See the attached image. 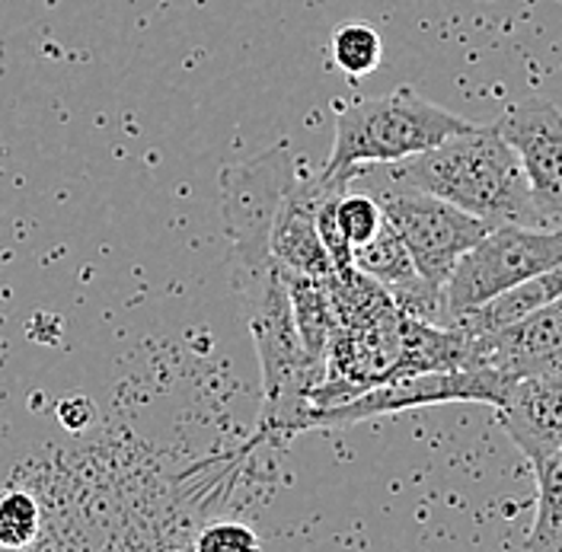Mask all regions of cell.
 Listing matches in <instances>:
<instances>
[{"label": "cell", "mask_w": 562, "mask_h": 552, "mask_svg": "<svg viewBox=\"0 0 562 552\" xmlns=\"http://www.w3.org/2000/svg\"><path fill=\"white\" fill-rule=\"evenodd\" d=\"M346 185L349 182H336L323 170L301 173V167L288 179L269 234V249L284 272L311 278L329 275V259L316 230V211L329 195L342 192Z\"/></svg>", "instance_id": "cell-9"}, {"label": "cell", "mask_w": 562, "mask_h": 552, "mask_svg": "<svg viewBox=\"0 0 562 552\" xmlns=\"http://www.w3.org/2000/svg\"><path fill=\"white\" fill-rule=\"evenodd\" d=\"M515 380L502 378L486 368H451V371H422L403 378L384 380L349 403L329 409H304L297 418V435L311 428H349L358 421H371L381 415H396L425 406H448V403H486L498 406Z\"/></svg>", "instance_id": "cell-6"}, {"label": "cell", "mask_w": 562, "mask_h": 552, "mask_svg": "<svg viewBox=\"0 0 562 552\" xmlns=\"http://www.w3.org/2000/svg\"><path fill=\"white\" fill-rule=\"evenodd\" d=\"M562 297V278L560 269H550V272H540V275L527 278L521 284H512L505 291H498L495 297L476 304L473 311L460 313L451 329H457L460 336H483V333H495V329H505L518 319H525L527 313H533L537 307L550 304Z\"/></svg>", "instance_id": "cell-11"}, {"label": "cell", "mask_w": 562, "mask_h": 552, "mask_svg": "<svg viewBox=\"0 0 562 552\" xmlns=\"http://www.w3.org/2000/svg\"><path fill=\"white\" fill-rule=\"evenodd\" d=\"M42 533V508L38 498L26 488L0 492V550H30Z\"/></svg>", "instance_id": "cell-14"}, {"label": "cell", "mask_w": 562, "mask_h": 552, "mask_svg": "<svg viewBox=\"0 0 562 552\" xmlns=\"http://www.w3.org/2000/svg\"><path fill=\"white\" fill-rule=\"evenodd\" d=\"M262 540L256 537L252 527L237 523V520H221L209 523L199 537H195V550L202 552H224V550H259Z\"/></svg>", "instance_id": "cell-17"}, {"label": "cell", "mask_w": 562, "mask_h": 552, "mask_svg": "<svg viewBox=\"0 0 562 552\" xmlns=\"http://www.w3.org/2000/svg\"><path fill=\"white\" fill-rule=\"evenodd\" d=\"M333 119L336 138L319 170L336 182H349L361 167L400 164L473 125L441 105L428 103L413 87H396L381 100L336 105Z\"/></svg>", "instance_id": "cell-2"}, {"label": "cell", "mask_w": 562, "mask_h": 552, "mask_svg": "<svg viewBox=\"0 0 562 552\" xmlns=\"http://www.w3.org/2000/svg\"><path fill=\"white\" fill-rule=\"evenodd\" d=\"M336 68L349 77H368L374 74L384 58V38L364 23H349L329 42Z\"/></svg>", "instance_id": "cell-15"}, {"label": "cell", "mask_w": 562, "mask_h": 552, "mask_svg": "<svg viewBox=\"0 0 562 552\" xmlns=\"http://www.w3.org/2000/svg\"><path fill=\"white\" fill-rule=\"evenodd\" d=\"M537 483V515L525 537V550L560 552L562 550V460L530 470Z\"/></svg>", "instance_id": "cell-13"}, {"label": "cell", "mask_w": 562, "mask_h": 552, "mask_svg": "<svg viewBox=\"0 0 562 552\" xmlns=\"http://www.w3.org/2000/svg\"><path fill=\"white\" fill-rule=\"evenodd\" d=\"M386 167L396 179L451 202L490 227L521 224L553 230L533 205L521 164L495 125H467L441 144Z\"/></svg>", "instance_id": "cell-1"}, {"label": "cell", "mask_w": 562, "mask_h": 552, "mask_svg": "<svg viewBox=\"0 0 562 552\" xmlns=\"http://www.w3.org/2000/svg\"><path fill=\"white\" fill-rule=\"evenodd\" d=\"M460 368H486L512 380L562 374V297L505 329L470 336Z\"/></svg>", "instance_id": "cell-8"}, {"label": "cell", "mask_w": 562, "mask_h": 552, "mask_svg": "<svg viewBox=\"0 0 562 552\" xmlns=\"http://www.w3.org/2000/svg\"><path fill=\"white\" fill-rule=\"evenodd\" d=\"M288 297H291V316H294L301 346H304L307 358L314 364H323L329 336L336 329L333 307H329V291H326V278L288 272Z\"/></svg>", "instance_id": "cell-12"}, {"label": "cell", "mask_w": 562, "mask_h": 552, "mask_svg": "<svg viewBox=\"0 0 562 552\" xmlns=\"http://www.w3.org/2000/svg\"><path fill=\"white\" fill-rule=\"evenodd\" d=\"M294 170L297 160L284 140L252 160L221 170V214L231 240V281L281 269L269 249V234Z\"/></svg>", "instance_id": "cell-4"}, {"label": "cell", "mask_w": 562, "mask_h": 552, "mask_svg": "<svg viewBox=\"0 0 562 552\" xmlns=\"http://www.w3.org/2000/svg\"><path fill=\"white\" fill-rule=\"evenodd\" d=\"M349 182L378 199L386 224L400 234L416 272L435 291L445 288L457 259L492 230L486 221L396 179L384 164L361 167Z\"/></svg>", "instance_id": "cell-3"}, {"label": "cell", "mask_w": 562, "mask_h": 552, "mask_svg": "<svg viewBox=\"0 0 562 552\" xmlns=\"http://www.w3.org/2000/svg\"><path fill=\"white\" fill-rule=\"evenodd\" d=\"M495 415L530 470L562 460V374L515 380Z\"/></svg>", "instance_id": "cell-10"}, {"label": "cell", "mask_w": 562, "mask_h": 552, "mask_svg": "<svg viewBox=\"0 0 562 552\" xmlns=\"http://www.w3.org/2000/svg\"><path fill=\"white\" fill-rule=\"evenodd\" d=\"M333 221H336L339 234L346 237L349 246H361L364 240H371L378 234V227L384 224V211L371 192L349 182L333 202Z\"/></svg>", "instance_id": "cell-16"}, {"label": "cell", "mask_w": 562, "mask_h": 552, "mask_svg": "<svg viewBox=\"0 0 562 552\" xmlns=\"http://www.w3.org/2000/svg\"><path fill=\"white\" fill-rule=\"evenodd\" d=\"M562 237L547 227L498 224L486 237L473 243L454 262L451 275L441 288L445 326H451L460 313L495 297L498 291L521 284L527 278L560 269Z\"/></svg>", "instance_id": "cell-5"}, {"label": "cell", "mask_w": 562, "mask_h": 552, "mask_svg": "<svg viewBox=\"0 0 562 552\" xmlns=\"http://www.w3.org/2000/svg\"><path fill=\"white\" fill-rule=\"evenodd\" d=\"M498 135L515 150L527 179L530 199L543 221L560 230L562 221V119L547 100H527L502 112Z\"/></svg>", "instance_id": "cell-7"}]
</instances>
